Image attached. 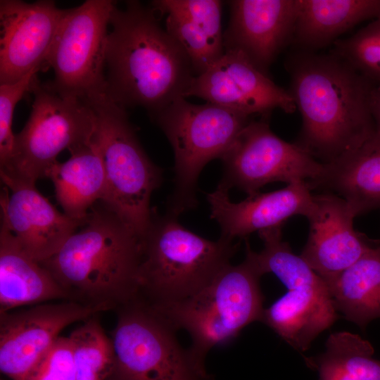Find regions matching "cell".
Returning <instances> with one entry per match:
<instances>
[{
	"instance_id": "obj_1",
	"label": "cell",
	"mask_w": 380,
	"mask_h": 380,
	"mask_svg": "<svg viewBox=\"0 0 380 380\" xmlns=\"http://www.w3.org/2000/svg\"><path fill=\"white\" fill-rule=\"evenodd\" d=\"M284 66L302 118L295 144L317 161L329 163L376 132L370 107L376 84L338 56L294 49Z\"/></svg>"
},
{
	"instance_id": "obj_2",
	"label": "cell",
	"mask_w": 380,
	"mask_h": 380,
	"mask_svg": "<svg viewBox=\"0 0 380 380\" xmlns=\"http://www.w3.org/2000/svg\"><path fill=\"white\" fill-rule=\"evenodd\" d=\"M106 47V94L127 108L153 117L184 97L195 76L180 44L159 24L154 10L137 1L113 10Z\"/></svg>"
},
{
	"instance_id": "obj_3",
	"label": "cell",
	"mask_w": 380,
	"mask_h": 380,
	"mask_svg": "<svg viewBox=\"0 0 380 380\" xmlns=\"http://www.w3.org/2000/svg\"><path fill=\"white\" fill-rule=\"evenodd\" d=\"M141 238L103 201L51 258L40 262L80 303L108 310L138 293Z\"/></svg>"
},
{
	"instance_id": "obj_4",
	"label": "cell",
	"mask_w": 380,
	"mask_h": 380,
	"mask_svg": "<svg viewBox=\"0 0 380 380\" xmlns=\"http://www.w3.org/2000/svg\"><path fill=\"white\" fill-rule=\"evenodd\" d=\"M179 217L152 208L141 238L137 299L151 308L188 298L208 286L230 263L239 243L221 236L202 237Z\"/></svg>"
},
{
	"instance_id": "obj_5",
	"label": "cell",
	"mask_w": 380,
	"mask_h": 380,
	"mask_svg": "<svg viewBox=\"0 0 380 380\" xmlns=\"http://www.w3.org/2000/svg\"><path fill=\"white\" fill-rule=\"evenodd\" d=\"M262 275L246 241L244 260L226 266L203 290L178 302L148 307L175 331L189 333L190 354L205 369L210 350L233 341L249 324L261 322L265 309L260 286Z\"/></svg>"
},
{
	"instance_id": "obj_6",
	"label": "cell",
	"mask_w": 380,
	"mask_h": 380,
	"mask_svg": "<svg viewBox=\"0 0 380 380\" xmlns=\"http://www.w3.org/2000/svg\"><path fill=\"white\" fill-rule=\"evenodd\" d=\"M86 102L96 115L93 137L106 177L103 202L141 238L151 217L152 193L163 182V170L141 147L126 109L106 93Z\"/></svg>"
},
{
	"instance_id": "obj_7",
	"label": "cell",
	"mask_w": 380,
	"mask_h": 380,
	"mask_svg": "<svg viewBox=\"0 0 380 380\" xmlns=\"http://www.w3.org/2000/svg\"><path fill=\"white\" fill-rule=\"evenodd\" d=\"M251 116L207 102L203 105L180 97L152 119L166 135L174 151V186L167 212L177 217L195 208L197 182L210 160L224 156Z\"/></svg>"
},
{
	"instance_id": "obj_8",
	"label": "cell",
	"mask_w": 380,
	"mask_h": 380,
	"mask_svg": "<svg viewBox=\"0 0 380 380\" xmlns=\"http://www.w3.org/2000/svg\"><path fill=\"white\" fill-rule=\"evenodd\" d=\"M30 115L15 134L10 161L0 169L4 185L21 182L35 185L46 178L58 154L72 152L93 139L96 115L84 100L59 94L35 77Z\"/></svg>"
},
{
	"instance_id": "obj_9",
	"label": "cell",
	"mask_w": 380,
	"mask_h": 380,
	"mask_svg": "<svg viewBox=\"0 0 380 380\" xmlns=\"http://www.w3.org/2000/svg\"><path fill=\"white\" fill-rule=\"evenodd\" d=\"M117 310L114 365L106 380H211L179 343L176 331L134 300Z\"/></svg>"
},
{
	"instance_id": "obj_10",
	"label": "cell",
	"mask_w": 380,
	"mask_h": 380,
	"mask_svg": "<svg viewBox=\"0 0 380 380\" xmlns=\"http://www.w3.org/2000/svg\"><path fill=\"white\" fill-rule=\"evenodd\" d=\"M115 1L87 0L65 9L44 65L54 77L46 82L61 95L84 101L106 93L108 25Z\"/></svg>"
},
{
	"instance_id": "obj_11",
	"label": "cell",
	"mask_w": 380,
	"mask_h": 380,
	"mask_svg": "<svg viewBox=\"0 0 380 380\" xmlns=\"http://www.w3.org/2000/svg\"><path fill=\"white\" fill-rule=\"evenodd\" d=\"M222 177L217 187L236 188L248 196L265 185L310 182L321 174L324 164L295 143L277 137L267 120H250L221 158Z\"/></svg>"
},
{
	"instance_id": "obj_12",
	"label": "cell",
	"mask_w": 380,
	"mask_h": 380,
	"mask_svg": "<svg viewBox=\"0 0 380 380\" xmlns=\"http://www.w3.org/2000/svg\"><path fill=\"white\" fill-rule=\"evenodd\" d=\"M108 310L65 300L0 313V369L12 380H25L68 325Z\"/></svg>"
},
{
	"instance_id": "obj_13",
	"label": "cell",
	"mask_w": 380,
	"mask_h": 380,
	"mask_svg": "<svg viewBox=\"0 0 380 380\" xmlns=\"http://www.w3.org/2000/svg\"><path fill=\"white\" fill-rule=\"evenodd\" d=\"M194 96L248 116L268 115L275 108L286 113L296 109L289 90L277 85L242 52L226 50L201 74L194 76L184 97Z\"/></svg>"
},
{
	"instance_id": "obj_14",
	"label": "cell",
	"mask_w": 380,
	"mask_h": 380,
	"mask_svg": "<svg viewBox=\"0 0 380 380\" xmlns=\"http://www.w3.org/2000/svg\"><path fill=\"white\" fill-rule=\"evenodd\" d=\"M65 9L53 1H0V84L41 70Z\"/></svg>"
},
{
	"instance_id": "obj_15",
	"label": "cell",
	"mask_w": 380,
	"mask_h": 380,
	"mask_svg": "<svg viewBox=\"0 0 380 380\" xmlns=\"http://www.w3.org/2000/svg\"><path fill=\"white\" fill-rule=\"evenodd\" d=\"M314 195L315 206L307 217L308 237L300 255L327 283L380 240L355 229L356 216L344 199L328 192Z\"/></svg>"
},
{
	"instance_id": "obj_16",
	"label": "cell",
	"mask_w": 380,
	"mask_h": 380,
	"mask_svg": "<svg viewBox=\"0 0 380 380\" xmlns=\"http://www.w3.org/2000/svg\"><path fill=\"white\" fill-rule=\"evenodd\" d=\"M223 33L224 51L242 52L261 72L291 44L298 0H233Z\"/></svg>"
},
{
	"instance_id": "obj_17",
	"label": "cell",
	"mask_w": 380,
	"mask_h": 380,
	"mask_svg": "<svg viewBox=\"0 0 380 380\" xmlns=\"http://www.w3.org/2000/svg\"><path fill=\"white\" fill-rule=\"evenodd\" d=\"M0 205L1 225L39 262L54 255L84 222L59 212L34 184L4 185Z\"/></svg>"
},
{
	"instance_id": "obj_18",
	"label": "cell",
	"mask_w": 380,
	"mask_h": 380,
	"mask_svg": "<svg viewBox=\"0 0 380 380\" xmlns=\"http://www.w3.org/2000/svg\"><path fill=\"white\" fill-rule=\"evenodd\" d=\"M206 198L210 217L220 225V236L231 240L283 227L296 215L307 218L315 206V195L306 182L291 183L271 192H258L239 203L232 202L229 191L218 187L207 194Z\"/></svg>"
},
{
	"instance_id": "obj_19",
	"label": "cell",
	"mask_w": 380,
	"mask_h": 380,
	"mask_svg": "<svg viewBox=\"0 0 380 380\" xmlns=\"http://www.w3.org/2000/svg\"><path fill=\"white\" fill-rule=\"evenodd\" d=\"M306 182L311 191L331 193L344 199L356 217L380 209V133L324 164L319 176Z\"/></svg>"
},
{
	"instance_id": "obj_20",
	"label": "cell",
	"mask_w": 380,
	"mask_h": 380,
	"mask_svg": "<svg viewBox=\"0 0 380 380\" xmlns=\"http://www.w3.org/2000/svg\"><path fill=\"white\" fill-rule=\"evenodd\" d=\"M56 299L72 300L49 271L27 254L1 225L0 313Z\"/></svg>"
},
{
	"instance_id": "obj_21",
	"label": "cell",
	"mask_w": 380,
	"mask_h": 380,
	"mask_svg": "<svg viewBox=\"0 0 380 380\" xmlns=\"http://www.w3.org/2000/svg\"><path fill=\"white\" fill-rule=\"evenodd\" d=\"M379 16L380 0H298L291 44L315 52L357 24Z\"/></svg>"
},
{
	"instance_id": "obj_22",
	"label": "cell",
	"mask_w": 380,
	"mask_h": 380,
	"mask_svg": "<svg viewBox=\"0 0 380 380\" xmlns=\"http://www.w3.org/2000/svg\"><path fill=\"white\" fill-rule=\"evenodd\" d=\"M70 154L66 161L55 163L46 178L53 182L63 213L72 219L85 221L91 208L105 199V169L94 139Z\"/></svg>"
},
{
	"instance_id": "obj_23",
	"label": "cell",
	"mask_w": 380,
	"mask_h": 380,
	"mask_svg": "<svg viewBox=\"0 0 380 380\" xmlns=\"http://www.w3.org/2000/svg\"><path fill=\"white\" fill-rule=\"evenodd\" d=\"M327 284L347 320L364 329L380 318V243Z\"/></svg>"
},
{
	"instance_id": "obj_24",
	"label": "cell",
	"mask_w": 380,
	"mask_h": 380,
	"mask_svg": "<svg viewBox=\"0 0 380 380\" xmlns=\"http://www.w3.org/2000/svg\"><path fill=\"white\" fill-rule=\"evenodd\" d=\"M373 353L368 341L340 331L329 336L324 352L305 359L318 371L319 380H380V360L373 358Z\"/></svg>"
},
{
	"instance_id": "obj_25",
	"label": "cell",
	"mask_w": 380,
	"mask_h": 380,
	"mask_svg": "<svg viewBox=\"0 0 380 380\" xmlns=\"http://www.w3.org/2000/svg\"><path fill=\"white\" fill-rule=\"evenodd\" d=\"M97 315L86 319L68 336L77 380H106L113 369V342L106 334Z\"/></svg>"
},
{
	"instance_id": "obj_26",
	"label": "cell",
	"mask_w": 380,
	"mask_h": 380,
	"mask_svg": "<svg viewBox=\"0 0 380 380\" xmlns=\"http://www.w3.org/2000/svg\"><path fill=\"white\" fill-rule=\"evenodd\" d=\"M165 30L189 58L195 76L205 71L224 53L223 42L213 38L199 24L184 16L168 13Z\"/></svg>"
},
{
	"instance_id": "obj_27",
	"label": "cell",
	"mask_w": 380,
	"mask_h": 380,
	"mask_svg": "<svg viewBox=\"0 0 380 380\" xmlns=\"http://www.w3.org/2000/svg\"><path fill=\"white\" fill-rule=\"evenodd\" d=\"M331 52L371 82L379 84L380 16L353 36L336 41Z\"/></svg>"
},
{
	"instance_id": "obj_28",
	"label": "cell",
	"mask_w": 380,
	"mask_h": 380,
	"mask_svg": "<svg viewBox=\"0 0 380 380\" xmlns=\"http://www.w3.org/2000/svg\"><path fill=\"white\" fill-rule=\"evenodd\" d=\"M151 4L162 14L184 16L203 27L215 39L223 42L221 28L222 1L217 0H157Z\"/></svg>"
},
{
	"instance_id": "obj_29",
	"label": "cell",
	"mask_w": 380,
	"mask_h": 380,
	"mask_svg": "<svg viewBox=\"0 0 380 380\" xmlns=\"http://www.w3.org/2000/svg\"><path fill=\"white\" fill-rule=\"evenodd\" d=\"M38 71H31L15 83L0 84V169L7 165L13 153L15 134L11 127L15 107L30 91Z\"/></svg>"
},
{
	"instance_id": "obj_30",
	"label": "cell",
	"mask_w": 380,
	"mask_h": 380,
	"mask_svg": "<svg viewBox=\"0 0 380 380\" xmlns=\"http://www.w3.org/2000/svg\"><path fill=\"white\" fill-rule=\"evenodd\" d=\"M25 380H77L69 338L59 336Z\"/></svg>"
},
{
	"instance_id": "obj_31",
	"label": "cell",
	"mask_w": 380,
	"mask_h": 380,
	"mask_svg": "<svg viewBox=\"0 0 380 380\" xmlns=\"http://www.w3.org/2000/svg\"><path fill=\"white\" fill-rule=\"evenodd\" d=\"M370 107L376 131L380 133V83L376 84L372 89Z\"/></svg>"
}]
</instances>
